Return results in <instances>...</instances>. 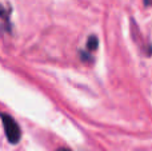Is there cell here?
Returning a JSON list of instances; mask_svg holds the SVG:
<instances>
[{"label":"cell","mask_w":152,"mask_h":151,"mask_svg":"<svg viewBox=\"0 0 152 151\" xmlns=\"http://www.w3.org/2000/svg\"><path fill=\"white\" fill-rule=\"evenodd\" d=\"M1 120H3V127H4V133L7 136L8 142L11 144H16L21 138V131L19 125L16 123V120L13 119L11 115L1 114Z\"/></svg>","instance_id":"6da1fadb"},{"label":"cell","mask_w":152,"mask_h":151,"mask_svg":"<svg viewBox=\"0 0 152 151\" xmlns=\"http://www.w3.org/2000/svg\"><path fill=\"white\" fill-rule=\"evenodd\" d=\"M97 48V37L96 36H89L87 40V50L88 51H95Z\"/></svg>","instance_id":"7a4b0ae2"},{"label":"cell","mask_w":152,"mask_h":151,"mask_svg":"<svg viewBox=\"0 0 152 151\" xmlns=\"http://www.w3.org/2000/svg\"><path fill=\"white\" fill-rule=\"evenodd\" d=\"M144 4H145V5H150V7H152V0H144Z\"/></svg>","instance_id":"3957f363"},{"label":"cell","mask_w":152,"mask_h":151,"mask_svg":"<svg viewBox=\"0 0 152 151\" xmlns=\"http://www.w3.org/2000/svg\"><path fill=\"white\" fill-rule=\"evenodd\" d=\"M56 151H72V150H69V149H66V147H61V149H58Z\"/></svg>","instance_id":"277c9868"}]
</instances>
